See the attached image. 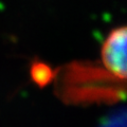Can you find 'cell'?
Listing matches in <instances>:
<instances>
[{
  "instance_id": "obj_2",
  "label": "cell",
  "mask_w": 127,
  "mask_h": 127,
  "mask_svg": "<svg viewBox=\"0 0 127 127\" xmlns=\"http://www.w3.org/2000/svg\"><path fill=\"white\" fill-rule=\"evenodd\" d=\"M126 37L125 26L111 30L101 51L104 68L122 81L126 78Z\"/></svg>"
},
{
  "instance_id": "obj_4",
  "label": "cell",
  "mask_w": 127,
  "mask_h": 127,
  "mask_svg": "<svg viewBox=\"0 0 127 127\" xmlns=\"http://www.w3.org/2000/svg\"><path fill=\"white\" fill-rule=\"evenodd\" d=\"M125 125H126L125 111L121 110L105 118L101 127H125Z\"/></svg>"
},
{
  "instance_id": "obj_1",
  "label": "cell",
  "mask_w": 127,
  "mask_h": 127,
  "mask_svg": "<svg viewBox=\"0 0 127 127\" xmlns=\"http://www.w3.org/2000/svg\"><path fill=\"white\" fill-rule=\"evenodd\" d=\"M58 76V90L67 103H95L117 101L124 97V82L107 70L85 63H73L67 66Z\"/></svg>"
},
{
  "instance_id": "obj_3",
  "label": "cell",
  "mask_w": 127,
  "mask_h": 127,
  "mask_svg": "<svg viewBox=\"0 0 127 127\" xmlns=\"http://www.w3.org/2000/svg\"><path fill=\"white\" fill-rule=\"evenodd\" d=\"M56 70H54L49 64L42 62L40 59H34L31 64V79L39 88H45L48 85H50L56 78Z\"/></svg>"
}]
</instances>
